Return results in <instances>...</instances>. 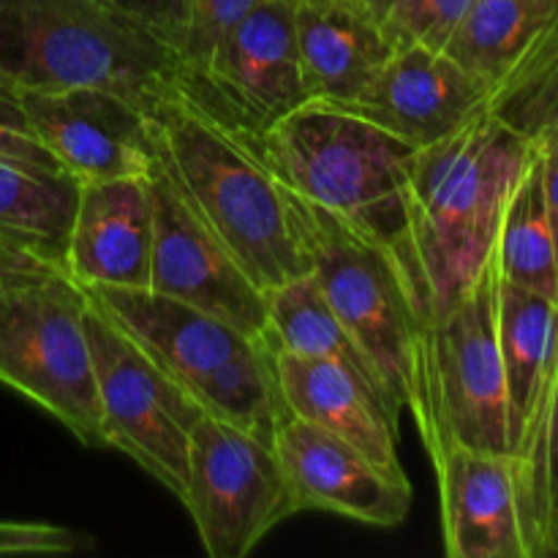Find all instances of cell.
Masks as SVG:
<instances>
[{"label": "cell", "mask_w": 558, "mask_h": 558, "mask_svg": "<svg viewBox=\"0 0 558 558\" xmlns=\"http://www.w3.org/2000/svg\"><path fill=\"white\" fill-rule=\"evenodd\" d=\"M276 376L289 414L341 436L387 472L407 474L398 458L396 403L330 360L276 349Z\"/></svg>", "instance_id": "cell-19"}, {"label": "cell", "mask_w": 558, "mask_h": 558, "mask_svg": "<svg viewBox=\"0 0 558 558\" xmlns=\"http://www.w3.org/2000/svg\"><path fill=\"white\" fill-rule=\"evenodd\" d=\"M265 294L267 338H270L272 349L303 354V357L330 360V363L341 365L349 374L357 376L363 385L379 392L381 398L396 403V398L381 385L371 360L365 357L363 349L357 347V341L349 336V330L341 325L336 311L330 308L319 283H316L314 272L292 278V281L281 283V287L270 289Z\"/></svg>", "instance_id": "cell-22"}, {"label": "cell", "mask_w": 558, "mask_h": 558, "mask_svg": "<svg viewBox=\"0 0 558 558\" xmlns=\"http://www.w3.org/2000/svg\"><path fill=\"white\" fill-rule=\"evenodd\" d=\"M180 501L210 558L248 556L278 523L300 512L276 447L213 414L191 434Z\"/></svg>", "instance_id": "cell-10"}, {"label": "cell", "mask_w": 558, "mask_h": 558, "mask_svg": "<svg viewBox=\"0 0 558 558\" xmlns=\"http://www.w3.org/2000/svg\"><path fill=\"white\" fill-rule=\"evenodd\" d=\"M85 292L199 403L202 412L272 445L289 412L278 387L270 338L248 336L196 305L153 289L101 287Z\"/></svg>", "instance_id": "cell-4"}, {"label": "cell", "mask_w": 558, "mask_h": 558, "mask_svg": "<svg viewBox=\"0 0 558 558\" xmlns=\"http://www.w3.org/2000/svg\"><path fill=\"white\" fill-rule=\"evenodd\" d=\"M178 54L101 0H0V87L101 85L150 101Z\"/></svg>", "instance_id": "cell-5"}, {"label": "cell", "mask_w": 558, "mask_h": 558, "mask_svg": "<svg viewBox=\"0 0 558 558\" xmlns=\"http://www.w3.org/2000/svg\"><path fill=\"white\" fill-rule=\"evenodd\" d=\"M104 445L183 499L199 403L90 300L85 314Z\"/></svg>", "instance_id": "cell-9"}, {"label": "cell", "mask_w": 558, "mask_h": 558, "mask_svg": "<svg viewBox=\"0 0 558 558\" xmlns=\"http://www.w3.org/2000/svg\"><path fill=\"white\" fill-rule=\"evenodd\" d=\"M272 447L300 512L322 510L387 529L407 521L412 507L407 474L387 472L341 436L287 414Z\"/></svg>", "instance_id": "cell-14"}, {"label": "cell", "mask_w": 558, "mask_h": 558, "mask_svg": "<svg viewBox=\"0 0 558 558\" xmlns=\"http://www.w3.org/2000/svg\"><path fill=\"white\" fill-rule=\"evenodd\" d=\"M49 262L38 259L36 254H31V251H22L16 248V245L11 243H3L0 240V281H5V278H14V276H22V272H38V270H49ZM60 270V267H58Z\"/></svg>", "instance_id": "cell-32"}, {"label": "cell", "mask_w": 558, "mask_h": 558, "mask_svg": "<svg viewBox=\"0 0 558 558\" xmlns=\"http://www.w3.org/2000/svg\"><path fill=\"white\" fill-rule=\"evenodd\" d=\"M556 14L558 0H474L445 52L494 93Z\"/></svg>", "instance_id": "cell-23"}, {"label": "cell", "mask_w": 558, "mask_h": 558, "mask_svg": "<svg viewBox=\"0 0 558 558\" xmlns=\"http://www.w3.org/2000/svg\"><path fill=\"white\" fill-rule=\"evenodd\" d=\"M0 161L25 163V167L38 169H60L52 153L41 145L36 131L27 123L20 96L5 90V87H0Z\"/></svg>", "instance_id": "cell-29"}, {"label": "cell", "mask_w": 558, "mask_h": 558, "mask_svg": "<svg viewBox=\"0 0 558 558\" xmlns=\"http://www.w3.org/2000/svg\"><path fill=\"white\" fill-rule=\"evenodd\" d=\"M101 3L150 33L180 60V49H183L185 33H189L191 0H101Z\"/></svg>", "instance_id": "cell-28"}, {"label": "cell", "mask_w": 558, "mask_h": 558, "mask_svg": "<svg viewBox=\"0 0 558 558\" xmlns=\"http://www.w3.org/2000/svg\"><path fill=\"white\" fill-rule=\"evenodd\" d=\"M27 123L80 183L147 178L158 163L147 104L101 85L16 93Z\"/></svg>", "instance_id": "cell-13"}, {"label": "cell", "mask_w": 558, "mask_h": 558, "mask_svg": "<svg viewBox=\"0 0 558 558\" xmlns=\"http://www.w3.org/2000/svg\"><path fill=\"white\" fill-rule=\"evenodd\" d=\"M174 80L221 123L259 142L308 104L292 0H262Z\"/></svg>", "instance_id": "cell-11"}, {"label": "cell", "mask_w": 558, "mask_h": 558, "mask_svg": "<svg viewBox=\"0 0 558 558\" xmlns=\"http://www.w3.org/2000/svg\"><path fill=\"white\" fill-rule=\"evenodd\" d=\"M289 191V189H287ZM311 272L401 409L423 423V311L398 262L332 213L289 191Z\"/></svg>", "instance_id": "cell-6"}, {"label": "cell", "mask_w": 558, "mask_h": 558, "mask_svg": "<svg viewBox=\"0 0 558 558\" xmlns=\"http://www.w3.org/2000/svg\"><path fill=\"white\" fill-rule=\"evenodd\" d=\"M554 52H558V14L554 16V22H550V25L545 27L537 38H534L532 47L523 52V58L518 60L515 65L532 63V60H539V58H548V54H554ZM515 65H512V69H515Z\"/></svg>", "instance_id": "cell-33"}, {"label": "cell", "mask_w": 558, "mask_h": 558, "mask_svg": "<svg viewBox=\"0 0 558 558\" xmlns=\"http://www.w3.org/2000/svg\"><path fill=\"white\" fill-rule=\"evenodd\" d=\"M472 5L474 0H396L381 16V25L396 47L420 44L445 49Z\"/></svg>", "instance_id": "cell-26"}, {"label": "cell", "mask_w": 558, "mask_h": 558, "mask_svg": "<svg viewBox=\"0 0 558 558\" xmlns=\"http://www.w3.org/2000/svg\"><path fill=\"white\" fill-rule=\"evenodd\" d=\"M90 548L87 534L49 523H0V556L74 554Z\"/></svg>", "instance_id": "cell-30"}, {"label": "cell", "mask_w": 558, "mask_h": 558, "mask_svg": "<svg viewBox=\"0 0 558 558\" xmlns=\"http://www.w3.org/2000/svg\"><path fill=\"white\" fill-rule=\"evenodd\" d=\"M488 109L532 145H558V52L515 65L494 87Z\"/></svg>", "instance_id": "cell-25"}, {"label": "cell", "mask_w": 558, "mask_h": 558, "mask_svg": "<svg viewBox=\"0 0 558 558\" xmlns=\"http://www.w3.org/2000/svg\"><path fill=\"white\" fill-rule=\"evenodd\" d=\"M494 259L505 281L558 300L556 245L545 207L543 156L537 145L501 213Z\"/></svg>", "instance_id": "cell-24"}, {"label": "cell", "mask_w": 558, "mask_h": 558, "mask_svg": "<svg viewBox=\"0 0 558 558\" xmlns=\"http://www.w3.org/2000/svg\"><path fill=\"white\" fill-rule=\"evenodd\" d=\"M392 3H396V0H363V5L371 11V14L376 16V20H381V16L387 14V9H390Z\"/></svg>", "instance_id": "cell-34"}, {"label": "cell", "mask_w": 558, "mask_h": 558, "mask_svg": "<svg viewBox=\"0 0 558 558\" xmlns=\"http://www.w3.org/2000/svg\"><path fill=\"white\" fill-rule=\"evenodd\" d=\"M294 31L311 101L352 104L398 49L365 5H294Z\"/></svg>", "instance_id": "cell-20"}, {"label": "cell", "mask_w": 558, "mask_h": 558, "mask_svg": "<svg viewBox=\"0 0 558 558\" xmlns=\"http://www.w3.org/2000/svg\"><path fill=\"white\" fill-rule=\"evenodd\" d=\"M488 98L490 87L445 49L409 44L347 107L420 150L461 129L488 107Z\"/></svg>", "instance_id": "cell-15"}, {"label": "cell", "mask_w": 558, "mask_h": 558, "mask_svg": "<svg viewBox=\"0 0 558 558\" xmlns=\"http://www.w3.org/2000/svg\"><path fill=\"white\" fill-rule=\"evenodd\" d=\"M450 558H532L512 456L450 447L436 463Z\"/></svg>", "instance_id": "cell-16"}, {"label": "cell", "mask_w": 558, "mask_h": 558, "mask_svg": "<svg viewBox=\"0 0 558 558\" xmlns=\"http://www.w3.org/2000/svg\"><path fill=\"white\" fill-rule=\"evenodd\" d=\"M294 5H330V3H343V5H363V0H292Z\"/></svg>", "instance_id": "cell-35"}, {"label": "cell", "mask_w": 558, "mask_h": 558, "mask_svg": "<svg viewBox=\"0 0 558 558\" xmlns=\"http://www.w3.org/2000/svg\"><path fill=\"white\" fill-rule=\"evenodd\" d=\"M153 202L150 289L196 305L248 336L267 338V294L196 216L161 163L147 174Z\"/></svg>", "instance_id": "cell-12"}, {"label": "cell", "mask_w": 558, "mask_h": 558, "mask_svg": "<svg viewBox=\"0 0 558 558\" xmlns=\"http://www.w3.org/2000/svg\"><path fill=\"white\" fill-rule=\"evenodd\" d=\"M80 191L63 169L0 161V240L63 270Z\"/></svg>", "instance_id": "cell-21"}, {"label": "cell", "mask_w": 558, "mask_h": 558, "mask_svg": "<svg viewBox=\"0 0 558 558\" xmlns=\"http://www.w3.org/2000/svg\"><path fill=\"white\" fill-rule=\"evenodd\" d=\"M532 153V142L488 107L412 153L407 205L425 322L447 314L488 265L501 213Z\"/></svg>", "instance_id": "cell-2"}, {"label": "cell", "mask_w": 558, "mask_h": 558, "mask_svg": "<svg viewBox=\"0 0 558 558\" xmlns=\"http://www.w3.org/2000/svg\"><path fill=\"white\" fill-rule=\"evenodd\" d=\"M496 294L499 267L490 254L466 294L423 327L425 414L417 428L434 466L450 447L512 456Z\"/></svg>", "instance_id": "cell-8"}, {"label": "cell", "mask_w": 558, "mask_h": 558, "mask_svg": "<svg viewBox=\"0 0 558 558\" xmlns=\"http://www.w3.org/2000/svg\"><path fill=\"white\" fill-rule=\"evenodd\" d=\"M539 156H543L545 207H548V221H550V232H554L556 265H558V145L539 147Z\"/></svg>", "instance_id": "cell-31"}, {"label": "cell", "mask_w": 558, "mask_h": 558, "mask_svg": "<svg viewBox=\"0 0 558 558\" xmlns=\"http://www.w3.org/2000/svg\"><path fill=\"white\" fill-rule=\"evenodd\" d=\"M87 305L85 289L58 267L0 281V385L52 414L82 445L107 447Z\"/></svg>", "instance_id": "cell-7"}, {"label": "cell", "mask_w": 558, "mask_h": 558, "mask_svg": "<svg viewBox=\"0 0 558 558\" xmlns=\"http://www.w3.org/2000/svg\"><path fill=\"white\" fill-rule=\"evenodd\" d=\"M259 3L262 0H191L189 33L180 49V69L199 63L229 27L238 25Z\"/></svg>", "instance_id": "cell-27"}, {"label": "cell", "mask_w": 558, "mask_h": 558, "mask_svg": "<svg viewBox=\"0 0 558 558\" xmlns=\"http://www.w3.org/2000/svg\"><path fill=\"white\" fill-rule=\"evenodd\" d=\"M496 330L510 407V445L521 474L537 450L558 365V300L499 276Z\"/></svg>", "instance_id": "cell-18"}, {"label": "cell", "mask_w": 558, "mask_h": 558, "mask_svg": "<svg viewBox=\"0 0 558 558\" xmlns=\"http://www.w3.org/2000/svg\"><path fill=\"white\" fill-rule=\"evenodd\" d=\"M158 163L265 292L311 272L289 191L256 140L207 112L178 80L147 101Z\"/></svg>", "instance_id": "cell-1"}, {"label": "cell", "mask_w": 558, "mask_h": 558, "mask_svg": "<svg viewBox=\"0 0 558 558\" xmlns=\"http://www.w3.org/2000/svg\"><path fill=\"white\" fill-rule=\"evenodd\" d=\"M153 202L147 178L82 183L63 270L85 289H150Z\"/></svg>", "instance_id": "cell-17"}, {"label": "cell", "mask_w": 558, "mask_h": 558, "mask_svg": "<svg viewBox=\"0 0 558 558\" xmlns=\"http://www.w3.org/2000/svg\"><path fill=\"white\" fill-rule=\"evenodd\" d=\"M259 147L292 194L332 213L398 262L425 319L407 205L414 147L347 104L330 101L294 109L262 136Z\"/></svg>", "instance_id": "cell-3"}]
</instances>
